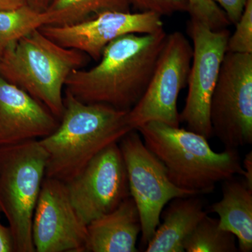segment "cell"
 I'll return each mask as SVG.
<instances>
[{"instance_id": "cell-1", "label": "cell", "mask_w": 252, "mask_h": 252, "mask_svg": "<svg viewBox=\"0 0 252 252\" xmlns=\"http://www.w3.org/2000/svg\"><path fill=\"white\" fill-rule=\"evenodd\" d=\"M167 35L162 29L118 38L104 48L95 66L73 71L64 91L85 103L130 110L149 85Z\"/></svg>"}, {"instance_id": "cell-2", "label": "cell", "mask_w": 252, "mask_h": 252, "mask_svg": "<svg viewBox=\"0 0 252 252\" xmlns=\"http://www.w3.org/2000/svg\"><path fill=\"white\" fill-rule=\"evenodd\" d=\"M128 111L85 103L64 91V112L59 126L39 140L47 155L45 177L67 183L104 149L132 130Z\"/></svg>"}, {"instance_id": "cell-3", "label": "cell", "mask_w": 252, "mask_h": 252, "mask_svg": "<svg viewBox=\"0 0 252 252\" xmlns=\"http://www.w3.org/2000/svg\"><path fill=\"white\" fill-rule=\"evenodd\" d=\"M147 147L163 164L172 183L193 195L214 191L217 184L244 177L238 150L215 152L204 136L159 122L137 129Z\"/></svg>"}, {"instance_id": "cell-4", "label": "cell", "mask_w": 252, "mask_h": 252, "mask_svg": "<svg viewBox=\"0 0 252 252\" xmlns=\"http://www.w3.org/2000/svg\"><path fill=\"white\" fill-rule=\"evenodd\" d=\"M89 56L57 44L40 29L8 44L0 55V76L45 106L61 119L69 74L84 68Z\"/></svg>"}, {"instance_id": "cell-5", "label": "cell", "mask_w": 252, "mask_h": 252, "mask_svg": "<svg viewBox=\"0 0 252 252\" xmlns=\"http://www.w3.org/2000/svg\"><path fill=\"white\" fill-rule=\"evenodd\" d=\"M46 163L39 140L0 147V211L9 223L16 252H35L32 223Z\"/></svg>"}, {"instance_id": "cell-6", "label": "cell", "mask_w": 252, "mask_h": 252, "mask_svg": "<svg viewBox=\"0 0 252 252\" xmlns=\"http://www.w3.org/2000/svg\"><path fill=\"white\" fill-rule=\"evenodd\" d=\"M119 143L130 195L140 214L141 246L145 248L160 223L165 205L173 199L193 195L172 183L163 164L146 147L138 131L127 132Z\"/></svg>"}, {"instance_id": "cell-7", "label": "cell", "mask_w": 252, "mask_h": 252, "mask_svg": "<svg viewBox=\"0 0 252 252\" xmlns=\"http://www.w3.org/2000/svg\"><path fill=\"white\" fill-rule=\"evenodd\" d=\"M210 122L225 149L252 144V54L227 51L212 96Z\"/></svg>"}, {"instance_id": "cell-8", "label": "cell", "mask_w": 252, "mask_h": 252, "mask_svg": "<svg viewBox=\"0 0 252 252\" xmlns=\"http://www.w3.org/2000/svg\"><path fill=\"white\" fill-rule=\"evenodd\" d=\"M192 58L193 47L182 32L167 34L145 92L127 112L132 130L152 122L180 127L177 101L187 86Z\"/></svg>"}, {"instance_id": "cell-9", "label": "cell", "mask_w": 252, "mask_h": 252, "mask_svg": "<svg viewBox=\"0 0 252 252\" xmlns=\"http://www.w3.org/2000/svg\"><path fill=\"white\" fill-rule=\"evenodd\" d=\"M189 35L193 41V58L189 72L188 94L180 122L187 129L204 136L212 137L210 104L218 81L222 63L227 52L230 32L215 31L206 25L190 19Z\"/></svg>"}, {"instance_id": "cell-10", "label": "cell", "mask_w": 252, "mask_h": 252, "mask_svg": "<svg viewBox=\"0 0 252 252\" xmlns=\"http://www.w3.org/2000/svg\"><path fill=\"white\" fill-rule=\"evenodd\" d=\"M65 185L74 208L87 225L117 208L130 196L119 142L97 154Z\"/></svg>"}, {"instance_id": "cell-11", "label": "cell", "mask_w": 252, "mask_h": 252, "mask_svg": "<svg viewBox=\"0 0 252 252\" xmlns=\"http://www.w3.org/2000/svg\"><path fill=\"white\" fill-rule=\"evenodd\" d=\"M36 252H84L87 224L71 201L65 183L45 177L32 223Z\"/></svg>"}, {"instance_id": "cell-12", "label": "cell", "mask_w": 252, "mask_h": 252, "mask_svg": "<svg viewBox=\"0 0 252 252\" xmlns=\"http://www.w3.org/2000/svg\"><path fill=\"white\" fill-rule=\"evenodd\" d=\"M162 16L152 11H107L72 26H46L40 31L64 47L98 61L109 43L129 34H152L164 29Z\"/></svg>"}, {"instance_id": "cell-13", "label": "cell", "mask_w": 252, "mask_h": 252, "mask_svg": "<svg viewBox=\"0 0 252 252\" xmlns=\"http://www.w3.org/2000/svg\"><path fill=\"white\" fill-rule=\"evenodd\" d=\"M59 122L45 106L0 76V147L40 140Z\"/></svg>"}, {"instance_id": "cell-14", "label": "cell", "mask_w": 252, "mask_h": 252, "mask_svg": "<svg viewBox=\"0 0 252 252\" xmlns=\"http://www.w3.org/2000/svg\"><path fill=\"white\" fill-rule=\"evenodd\" d=\"M141 229L138 209L128 197L112 212L87 225L86 252H139L137 242Z\"/></svg>"}, {"instance_id": "cell-15", "label": "cell", "mask_w": 252, "mask_h": 252, "mask_svg": "<svg viewBox=\"0 0 252 252\" xmlns=\"http://www.w3.org/2000/svg\"><path fill=\"white\" fill-rule=\"evenodd\" d=\"M207 215L203 200L196 195L173 199L144 252H185L186 240Z\"/></svg>"}, {"instance_id": "cell-16", "label": "cell", "mask_w": 252, "mask_h": 252, "mask_svg": "<svg viewBox=\"0 0 252 252\" xmlns=\"http://www.w3.org/2000/svg\"><path fill=\"white\" fill-rule=\"evenodd\" d=\"M223 196L210 207L219 216L220 228L233 233L238 241L239 252L252 250V189L245 181L234 177L224 181Z\"/></svg>"}, {"instance_id": "cell-17", "label": "cell", "mask_w": 252, "mask_h": 252, "mask_svg": "<svg viewBox=\"0 0 252 252\" xmlns=\"http://www.w3.org/2000/svg\"><path fill=\"white\" fill-rule=\"evenodd\" d=\"M128 0H52L46 10L50 26H72L107 11H130Z\"/></svg>"}, {"instance_id": "cell-18", "label": "cell", "mask_w": 252, "mask_h": 252, "mask_svg": "<svg viewBox=\"0 0 252 252\" xmlns=\"http://www.w3.org/2000/svg\"><path fill=\"white\" fill-rule=\"evenodd\" d=\"M51 25L46 11H36L28 4L9 10H0V49L32 32Z\"/></svg>"}, {"instance_id": "cell-19", "label": "cell", "mask_w": 252, "mask_h": 252, "mask_svg": "<svg viewBox=\"0 0 252 252\" xmlns=\"http://www.w3.org/2000/svg\"><path fill=\"white\" fill-rule=\"evenodd\" d=\"M236 238L220 228L218 219L207 215L185 243L187 252H239Z\"/></svg>"}, {"instance_id": "cell-20", "label": "cell", "mask_w": 252, "mask_h": 252, "mask_svg": "<svg viewBox=\"0 0 252 252\" xmlns=\"http://www.w3.org/2000/svg\"><path fill=\"white\" fill-rule=\"evenodd\" d=\"M190 19L204 23L215 31L224 29L230 23L224 11L212 0H188Z\"/></svg>"}, {"instance_id": "cell-21", "label": "cell", "mask_w": 252, "mask_h": 252, "mask_svg": "<svg viewBox=\"0 0 252 252\" xmlns=\"http://www.w3.org/2000/svg\"><path fill=\"white\" fill-rule=\"evenodd\" d=\"M234 33L230 35L227 51L235 54H252V0H248Z\"/></svg>"}, {"instance_id": "cell-22", "label": "cell", "mask_w": 252, "mask_h": 252, "mask_svg": "<svg viewBox=\"0 0 252 252\" xmlns=\"http://www.w3.org/2000/svg\"><path fill=\"white\" fill-rule=\"evenodd\" d=\"M131 6L140 11H152L160 16L188 12V0H128Z\"/></svg>"}, {"instance_id": "cell-23", "label": "cell", "mask_w": 252, "mask_h": 252, "mask_svg": "<svg viewBox=\"0 0 252 252\" xmlns=\"http://www.w3.org/2000/svg\"><path fill=\"white\" fill-rule=\"evenodd\" d=\"M224 11L230 24L235 25L243 14L248 0H212Z\"/></svg>"}, {"instance_id": "cell-24", "label": "cell", "mask_w": 252, "mask_h": 252, "mask_svg": "<svg viewBox=\"0 0 252 252\" xmlns=\"http://www.w3.org/2000/svg\"><path fill=\"white\" fill-rule=\"evenodd\" d=\"M13 252L16 251L11 229L0 222V252Z\"/></svg>"}, {"instance_id": "cell-25", "label": "cell", "mask_w": 252, "mask_h": 252, "mask_svg": "<svg viewBox=\"0 0 252 252\" xmlns=\"http://www.w3.org/2000/svg\"><path fill=\"white\" fill-rule=\"evenodd\" d=\"M244 170H245V182L248 186L249 188L252 189V152H250L246 156L243 160V165Z\"/></svg>"}, {"instance_id": "cell-26", "label": "cell", "mask_w": 252, "mask_h": 252, "mask_svg": "<svg viewBox=\"0 0 252 252\" xmlns=\"http://www.w3.org/2000/svg\"><path fill=\"white\" fill-rule=\"evenodd\" d=\"M27 4V0H0V10L16 9Z\"/></svg>"}, {"instance_id": "cell-27", "label": "cell", "mask_w": 252, "mask_h": 252, "mask_svg": "<svg viewBox=\"0 0 252 252\" xmlns=\"http://www.w3.org/2000/svg\"><path fill=\"white\" fill-rule=\"evenodd\" d=\"M52 0H27V4L36 11H45Z\"/></svg>"}, {"instance_id": "cell-28", "label": "cell", "mask_w": 252, "mask_h": 252, "mask_svg": "<svg viewBox=\"0 0 252 252\" xmlns=\"http://www.w3.org/2000/svg\"><path fill=\"white\" fill-rule=\"evenodd\" d=\"M1 51H2V50L0 49V55H1Z\"/></svg>"}]
</instances>
